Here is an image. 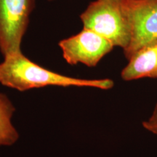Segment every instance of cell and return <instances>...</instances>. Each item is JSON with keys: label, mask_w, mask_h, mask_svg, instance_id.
Returning <instances> with one entry per match:
<instances>
[{"label": "cell", "mask_w": 157, "mask_h": 157, "mask_svg": "<svg viewBox=\"0 0 157 157\" xmlns=\"http://www.w3.org/2000/svg\"><path fill=\"white\" fill-rule=\"evenodd\" d=\"M0 84L21 92L49 86L109 90L114 84L109 78L87 79L56 73L31 61L22 52L3 57L0 63Z\"/></svg>", "instance_id": "obj_1"}, {"label": "cell", "mask_w": 157, "mask_h": 157, "mask_svg": "<svg viewBox=\"0 0 157 157\" xmlns=\"http://www.w3.org/2000/svg\"><path fill=\"white\" fill-rule=\"evenodd\" d=\"M80 20L83 28L95 31L123 51L130 44L132 28L122 0H94Z\"/></svg>", "instance_id": "obj_2"}, {"label": "cell", "mask_w": 157, "mask_h": 157, "mask_svg": "<svg viewBox=\"0 0 157 157\" xmlns=\"http://www.w3.org/2000/svg\"><path fill=\"white\" fill-rule=\"evenodd\" d=\"M35 0H0V52L2 56L22 52Z\"/></svg>", "instance_id": "obj_3"}, {"label": "cell", "mask_w": 157, "mask_h": 157, "mask_svg": "<svg viewBox=\"0 0 157 157\" xmlns=\"http://www.w3.org/2000/svg\"><path fill=\"white\" fill-rule=\"evenodd\" d=\"M58 45L67 63H82L88 67L97 66L114 48L108 39L85 28L78 34L60 40Z\"/></svg>", "instance_id": "obj_4"}, {"label": "cell", "mask_w": 157, "mask_h": 157, "mask_svg": "<svg viewBox=\"0 0 157 157\" xmlns=\"http://www.w3.org/2000/svg\"><path fill=\"white\" fill-rule=\"evenodd\" d=\"M132 28L127 60L145 45L157 39V0H122Z\"/></svg>", "instance_id": "obj_5"}, {"label": "cell", "mask_w": 157, "mask_h": 157, "mask_svg": "<svg viewBox=\"0 0 157 157\" xmlns=\"http://www.w3.org/2000/svg\"><path fill=\"white\" fill-rule=\"evenodd\" d=\"M121 71L124 81L141 78H157V39L137 50Z\"/></svg>", "instance_id": "obj_6"}, {"label": "cell", "mask_w": 157, "mask_h": 157, "mask_svg": "<svg viewBox=\"0 0 157 157\" xmlns=\"http://www.w3.org/2000/svg\"><path fill=\"white\" fill-rule=\"evenodd\" d=\"M15 111L10 98L0 92V147L13 146L18 140L19 134L12 122Z\"/></svg>", "instance_id": "obj_7"}, {"label": "cell", "mask_w": 157, "mask_h": 157, "mask_svg": "<svg viewBox=\"0 0 157 157\" xmlns=\"http://www.w3.org/2000/svg\"><path fill=\"white\" fill-rule=\"evenodd\" d=\"M143 127L149 132L157 135V103L151 117L146 121L143 122Z\"/></svg>", "instance_id": "obj_8"}, {"label": "cell", "mask_w": 157, "mask_h": 157, "mask_svg": "<svg viewBox=\"0 0 157 157\" xmlns=\"http://www.w3.org/2000/svg\"><path fill=\"white\" fill-rule=\"evenodd\" d=\"M48 1H50V2H51V1H53V0H48Z\"/></svg>", "instance_id": "obj_9"}]
</instances>
